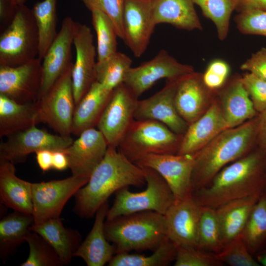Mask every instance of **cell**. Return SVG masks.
Wrapping results in <instances>:
<instances>
[{"mask_svg": "<svg viewBox=\"0 0 266 266\" xmlns=\"http://www.w3.org/2000/svg\"><path fill=\"white\" fill-rule=\"evenodd\" d=\"M113 90L104 87L95 81L75 105L71 134L79 136L83 131L97 126Z\"/></svg>", "mask_w": 266, "mask_h": 266, "instance_id": "cell-26", "label": "cell"}, {"mask_svg": "<svg viewBox=\"0 0 266 266\" xmlns=\"http://www.w3.org/2000/svg\"><path fill=\"white\" fill-rule=\"evenodd\" d=\"M17 8L10 0H0V20L2 25H8L10 23Z\"/></svg>", "mask_w": 266, "mask_h": 266, "instance_id": "cell-46", "label": "cell"}, {"mask_svg": "<svg viewBox=\"0 0 266 266\" xmlns=\"http://www.w3.org/2000/svg\"><path fill=\"white\" fill-rule=\"evenodd\" d=\"M203 14L214 24L219 38L227 36L231 14L237 4V0H192Z\"/></svg>", "mask_w": 266, "mask_h": 266, "instance_id": "cell-38", "label": "cell"}, {"mask_svg": "<svg viewBox=\"0 0 266 266\" xmlns=\"http://www.w3.org/2000/svg\"><path fill=\"white\" fill-rule=\"evenodd\" d=\"M132 63L130 57L117 51L104 60L97 62L96 81L106 89L113 90L124 82Z\"/></svg>", "mask_w": 266, "mask_h": 266, "instance_id": "cell-35", "label": "cell"}, {"mask_svg": "<svg viewBox=\"0 0 266 266\" xmlns=\"http://www.w3.org/2000/svg\"><path fill=\"white\" fill-rule=\"evenodd\" d=\"M123 25L124 41L135 57H140L156 26L152 16L151 0H124Z\"/></svg>", "mask_w": 266, "mask_h": 266, "instance_id": "cell-19", "label": "cell"}, {"mask_svg": "<svg viewBox=\"0 0 266 266\" xmlns=\"http://www.w3.org/2000/svg\"><path fill=\"white\" fill-rule=\"evenodd\" d=\"M254 257L260 265L266 266V246L255 254Z\"/></svg>", "mask_w": 266, "mask_h": 266, "instance_id": "cell-52", "label": "cell"}, {"mask_svg": "<svg viewBox=\"0 0 266 266\" xmlns=\"http://www.w3.org/2000/svg\"><path fill=\"white\" fill-rule=\"evenodd\" d=\"M91 13L92 23L97 37V62H100L117 51L118 35L112 21L107 15L99 10H93Z\"/></svg>", "mask_w": 266, "mask_h": 266, "instance_id": "cell-37", "label": "cell"}, {"mask_svg": "<svg viewBox=\"0 0 266 266\" xmlns=\"http://www.w3.org/2000/svg\"><path fill=\"white\" fill-rule=\"evenodd\" d=\"M215 256L223 264L231 266H260L248 250L241 235L225 245L221 251L215 254Z\"/></svg>", "mask_w": 266, "mask_h": 266, "instance_id": "cell-40", "label": "cell"}, {"mask_svg": "<svg viewBox=\"0 0 266 266\" xmlns=\"http://www.w3.org/2000/svg\"><path fill=\"white\" fill-rule=\"evenodd\" d=\"M91 12L99 10L112 21L118 37L124 41L123 15L124 0H79Z\"/></svg>", "mask_w": 266, "mask_h": 266, "instance_id": "cell-42", "label": "cell"}, {"mask_svg": "<svg viewBox=\"0 0 266 266\" xmlns=\"http://www.w3.org/2000/svg\"><path fill=\"white\" fill-rule=\"evenodd\" d=\"M228 129L238 126L259 113L255 109L242 82L241 76L227 80L216 93Z\"/></svg>", "mask_w": 266, "mask_h": 266, "instance_id": "cell-22", "label": "cell"}, {"mask_svg": "<svg viewBox=\"0 0 266 266\" xmlns=\"http://www.w3.org/2000/svg\"><path fill=\"white\" fill-rule=\"evenodd\" d=\"M68 167V161L63 151H55L53 153L52 168L57 170H63Z\"/></svg>", "mask_w": 266, "mask_h": 266, "instance_id": "cell-50", "label": "cell"}, {"mask_svg": "<svg viewBox=\"0 0 266 266\" xmlns=\"http://www.w3.org/2000/svg\"><path fill=\"white\" fill-rule=\"evenodd\" d=\"M264 192H266V177H265V185Z\"/></svg>", "mask_w": 266, "mask_h": 266, "instance_id": "cell-54", "label": "cell"}, {"mask_svg": "<svg viewBox=\"0 0 266 266\" xmlns=\"http://www.w3.org/2000/svg\"><path fill=\"white\" fill-rule=\"evenodd\" d=\"M146 180V189L140 192H132L128 187L115 193L112 205L109 208L106 220L121 215L143 211H153L165 215L174 202L175 198L168 185L154 169L141 167Z\"/></svg>", "mask_w": 266, "mask_h": 266, "instance_id": "cell-6", "label": "cell"}, {"mask_svg": "<svg viewBox=\"0 0 266 266\" xmlns=\"http://www.w3.org/2000/svg\"><path fill=\"white\" fill-rule=\"evenodd\" d=\"M238 30L243 34H254L266 37V10L247 9L235 18Z\"/></svg>", "mask_w": 266, "mask_h": 266, "instance_id": "cell-43", "label": "cell"}, {"mask_svg": "<svg viewBox=\"0 0 266 266\" xmlns=\"http://www.w3.org/2000/svg\"><path fill=\"white\" fill-rule=\"evenodd\" d=\"M181 77L166 80V85L161 90L148 98L138 100L134 119L159 121L174 133L183 136L189 125L178 114L174 102L176 91Z\"/></svg>", "mask_w": 266, "mask_h": 266, "instance_id": "cell-16", "label": "cell"}, {"mask_svg": "<svg viewBox=\"0 0 266 266\" xmlns=\"http://www.w3.org/2000/svg\"><path fill=\"white\" fill-rule=\"evenodd\" d=\"M12 3L17 7H19L23 5L27 0H10Z\"/></svg>", "mask_w": 266, "mask_h": 266, "instance_id": "cell-53", "label": "cell"}, {"mask_svg": "<svg viewBox=\"0 0 266 266\" xmlns=\"http://www.w3.org/2000/svg\"><path fill=\"white\" fill-rule=\"evenodd\" d=\"M138 100V98L124 83L113 90L97 126L108 146L118 147L134 119Z\"/></svg>", "mask_w": 266, "mask_h": 266, "instance_id": "cell-12", "label": "cell"}, {"mask_svg": "<svg viewBox=\"0 0 266 266\" xmlns=\"http://www.w3.org/2000/svg\"><path fill=\"white\" fill-rule=\"evenodd\" d=\"M258 147L266 153V109L258 114Z\"/></svg>", "mask_w": 266, "mask_h": 266, "instance_id": "cell-48", "label": "cell"}, {"mask_svg": "<svg viewBox=\"0 0 266 266\" xmlns=\"http://www.w3.org/2000/svg\"><path fill=\"white\" fill-rule=\"evenodd\" d=\"M88 180V178L71 175L61 180L32 183L34 224L60 217L68 200Z\"/></svg>", "mask_w": 266, "mask_h": 266, "instance_id": "cell-9", "label": "cell"}, {"mask_svg": "<svg viewBox=\"0 0 266 266\" xmlns=\"http://www.w3.org/2000/svg\"><path fill=\"white\" fill-rule=\"evenodd\" d=\"M40 123L37 101L20 103L0 95V137H6Z\"/></svg>", "mask_w": 266, "mask_h": 266, "instance_id": "cell-30", "label": "cell"}, {"mask_svg": "<svg viewBox=\"0 0 266 266\" xmlns=\"http://www.w3.org/2000/svg\"><path fill=\"white\" fill-rule=\"evenodd\" d=\"M144 185L146 180L142 168L130 161L117 147L108 146L103 159L88 182L74 195L73 210L81 218H91L118 190Z\"/></svg>", "mask_w": 266, "mask_h": 266, "instance_id": "cell-2", "label": "cell"}, {"mask_svg": "<svg viewBox=\"0 0 266 266\" xmlns=\"http://www.w3.org/2000/svg\"><path fill=\"white\" fill-rule=\"evenodd\" d=\"M39 35L32 9L18 7L0 36V65L16 66L38 57Z\"/></svg>", "mask_w": 266, "mask_h": 266, "instance_id": "cell-7", "label": "cell"}, {"mask_svg": "<svg viewBox=\"0 0 266 266\" xmlns=\"http://www.w3.org/2000/svg\"><path fill=\"white\" fill-rule=\"evenodd\" d=\"M263 193L229 201L216 208L224 246L241 235L253 206Z\"/></svg>", "mask_w": 266, "mask_h": 266, "instance_id": "cell-29", "label": "cell"}, {"mask_svg": "<svg viewBox=\"0 0 266 266\" xmlns=\"http://www.w3.org/2000/svg\"><path fill=\"white\" fill-rule=\"evenodd\" d=\"M223 247L216 209L200 206L198 248L215 254Z\"/></svg>", "mask_w": 266, "mask_h": 266, "instance_id": "cell-36", "label": "cell"}, {"mask_svg": "<svg viewBox=\"0 0 266 266\" xmlns=\"http://www.w3.org/2000/svg\"><path fill=\"white\" fill-rule=\"evenodd\" d=\"M38 57L22 65H0V95L20 103L38 100L42 81V63Z\"/></svg>", "mask_w": 266, "mask_h": 266, "instance_id": "cell-14", "label": "cell"}, {"mask_svg": "<svg viewBox=\"0 0 266 266\" xmlns=\"http://www.w3.org/2000/svg\"><path fill=\"white\" fill-rule=\"evenodd\" d=\"M109 208L108 201L99 208L91 231L74 254V257L81 258L88 266H104L116 254L115 246L109 243L104 233V220Z\"/></svg>", "mask_w": 266, "mask_h": 266, "instance_id": "cell-24", "label": "cell"}, {"mask_svg": "<svg viewBox=\"0 0 266 266\" xmlns=\"http://www.w3.org/2000/svg\"><path fill=\"white\" fill-rule=\"evenodd\" d=\"M74 25L75 21L71 17L64 18L57 36L42 60V81L38 100L73 63L71 46Z\"/></svg>", "mask_w": 266, "mask_h": 266, "instance_id": "cell-17", "label": "cell"}, {"mask_svg": "<svg viewBox=\"0 0 266 266\" xmlns=\"http://www.w3.org/2000/svg\"><path fill=\"white\" fill-rule=\"evenodd\" d=\"M202 73L194 71L182 77L179 82L174 102L181 117L191 125L209 108L216 97V92L204 84Z\"/></svg>", "mask_w": 266, "mask_h": 266, "instance_id": "cell-21", "label": "cell"}, {"mask_svg": "<svg viewBox=\"0 0 266 266\" xmlns=\"http://www.w3.org/2000/svg\"><path fill=\"white\" fill-rule=\"evenodd\" d=\"M227 129L219 102L216 97L208 110L198 120L189 125L182 136L177 154H195Z\"/></svg>", "mask_w": 266, "mask_h": 266, "instance_id": "cell-23", "label": "cell"}, {"mask_svg": "<svg viewBox=\"0 0 266 266\" xmlns=\"http://www.w3.org/2000/svg\"><path fill=\"white\" fill-rule=\"evenodd\" d=\"M192 0H151V13L156 25L166 23L182 30L202 29Z\"/></svg>", "mask_w": 266, "mask_h": 266, "instance_id": "cell-28", "label": "cell"}, {"mask_svg": "<svg viewBox=\"0 0 266 266\" xmlns=\"http://www.w3.org/2000/svg\"><path fill=\"white\" fill-rule=\"evenodd\" d=\"M182 136L159 121L134 119L117 148L135 164L150 154H177Z\"/></svg>", "mask_w": 266, "mask_h": 266, "instance_id": "cell-5", "label": "cell"}, {"mask_svg": "<svg viewBox=\"0 0 266 266\" xmlns=\"http://www.w3.org/2000/svg\"><path fill=\"white\" fill-rule=\"evenodd\" d=\"M73 63L38 101L40 123L63 136H69L75 104L71 73Z\"/></svg>", "mask_w": 266, "mask_h": 266, "instance_id": "cell-8", "label": "cell"}, {"mask_svg": "<svg viewBox=\"0 0 266 266\" xmlns=\"http://www.w3.org/2000/svg\"><path fill=\"white\" fill-rule=\"evenodd\" d=\"M195 159V154H150L135 164L157 171L170 187L175 201H178L191 194Z\"/></svg>", "mask_w": 266, "mask_h": 266, "instance_id": "cell-13", "label": "cell"}, {"mask_svg": "<svg viewBox=\"0 0 266 266\" xmlns=\"http://www.w3.org/2000/svg\"><path fill=\"white\" fill-rule=\"evenodd\" d=\"M206 69L227 78H228L230 70L228 63L220 59H216L211 62Z\"/></svg>", "mask_w": 266, "mask_h": 266, "instance_id": "cell-49", "label": "cell"}, {"mask_svg": "<svg viewBox=\"0 0 266 266\" xmlns=\"http://www.w3.org/2000/svg\"><path fill=\"white\" fill-rule=\"evenodd\" d=\"M240 3L243 10L247 9H259L266 10V0H237Z\"/></svg>", "mask_w": 266, "mask_h": 266, "instance_id": "cell-51", "label": "cell"}, {"mask_svg": "<svg viewBox=\"0 0 266 266\" xmlns=\"http://www.w3.org/2000/svg\"><path fill=\"white\" fill-rule=\"evenodd\" d=\"M242 82L259 114L266 109V81L247 72L241 76Z\"/></svg>", "mask_w": 266, "mask_h": 266, "instance_id": "cell-44", "label": "cell"}, {"mask_svg": "<svg viewBox=\"0 0 266 266\" xmlns=\"http://www.w3.org/2000/svg\"><path fill=\"white\" fill-rule=\"evenodd\" d=\"M30 230L42 236L53 247L63 265H68L82 242L78 231L64 227L60 217L33 224Z\"/></svg>", "mask_w": 266, "mask_h": 266, "instance_id": "cell-27", "label": "cell"}, {"mask_svg": "<svg viewBox=\"0 0 266 266\" xmlns=\"http://www.w3.org/2000/svg\"><path fill=\"white\" fill-rule=\"evenodd\" d=\"M29 254L21 266H61L63 264L55 249L39 234L30 231L26 237Z\"/></svg>", "mask_w": 266, "mask_h": 266, "instance_id": "cell-39", "label": "cell"}, {"mask_svg": "<svg viewBox=\"0 0 266 266\" xmlns=\"http://www.w3.org/2000/svg\"><path fill=\"white\" fill-rule=\"evenodd\" d=\"M32 184L18 177L15 165L0 159V199L7 207L32 214Z\"/></svg>", "mask_w": 266, "mask_h": 266, "instance_id": "cell-25", "label": "cell"}, {"mask_svg": "<svg viewBox=\"0 0 266 266\" xmlns=\"http://www.w3.org/2000/svg\"><path fill=\"white\" fill-rule=\"evenodd\" d=\"M76 51L71 80L75 105L96 81L97 50L91 30L86 24L75 22L73 40Z\"/></svg>", "mask_w": 266, "mask_h": 266, "instance_id": "cell-15", "label": "cell"}, {"mask_svg": "<svg viewBox=\"0 0 266 266\" xmlns=\"http://www.w3.org/2000/svg\"><path fill=\"white\" fill-rule=\"evenodd\" d=\"M107 239L113 243L116 254L132 251H155L168 237L164 215L143 211L106 220Z\"/></svg>", "mask_w": 266, "mask_h": 266, "instance_id": "cell-4", "label": "cell"}, {"mask_svg": "<svg viewBox=\"0 0 266 266\" xmlns=\"http://www.w3.org/2000/svg\"><path fill=\"white\" fill-rule=\"evenodd\" d=\"M258 131V115L224 130L196 153L191 193L207 185L223 168L257 147Z\"/></svg>", "mask_w": 266, "mask_h": 266, "instance_id": "cell-3", "label": "cell"}, {"mask_svg": "<svg viewBox=\"0 0 266 266\" xmlns=\"http://www.w3.org/2000/svg\"><path fill=\"white\" fill-rule=\"evenodd\" d=\"M200 205L191 194L174 202L164 216L167 237L176 246L198 248Z\"/></svg>", "mask_w": 266, "mask_h": 266, "instance_id": "cell-20", "label": "cell"}, {"mask_svg": "<svg viewBox=\"0 0 266 266\" xmlns=\"http://www.w3.org/2000/svg\"><path fill=\"white\" fill-rule=\"evenodd\" d=\"M176 247L167 238L152 254L146 256L129 252L117 253L108 263L109 266H167L174 261Z\"/></svg>", "mask_w": 266, "mask_h": 266, "instance_id": "cell-34", "label": "cell"}, {"mask_svg": "<svg viewBox=\"0 0 266 266\" xmlns=\"http://www.w3.org/2000/svg\"><path fill=\"white\" fill-rule=\"evenodd\" d=\"M241 235L253 256L266 246V192L253 206Z\"/></svg>", "mask_w": 266, "mask_h": 266, "instance_id": "cell-33", "label": "cell"}, {"mask_svg": "<svg viewBox=\"0 0 266 266\" xmlns=\"http://www.w3.org/2000/svg\"><path fill=\"white\" fill-rule=\"evenodd\" d=\"M34 224L32 214L17 211L4 217L0 221V254L7 258L23 242Z\"/></svg>", "mask_w": 266, "mask_h": 266, "instance_id": "cell-31", "label": "cell"}, {"mask_svg": "<svg viewBox=\"0 0 266 266\" xmlns=\"http://www.w3.org/2000/svg\"><path fill=\"white\" fill-rule=\"evenodd\" d=\"M194 71L192 66L179 63L163 49L151 60L131 67L123 83L138 98L160 79L177 78Z\"/></svg>", "mask_w": 266, "mask_h": 266, "instance_id": "cell-11", "label": "cell"}, {"mask_svg": "<svg viewBox=\"0 0 266 266\" xmlns=\"http://www.w3.org/2000/svg\"><path fill=\"white\" fill-rule=\"evenodd\" d=\"M240 68L266 81V47L253 54L241 65Z\"/></svg>", "mask_w": 266, "mask_h": 266, "instance_id": "cell-45", "label": "cell"}, {"mask_svg": "<svg viewBox=\"0 0 266 266\" xmlns=\"http://www.w3.org/2000/svg\"><path fill=\"white\" fill-rule=\"evenodd\" d=\"M175 266H222L224 264L215 257V254L198 248L176 246Z\"/></svg>", "mask_w": 266, "mask_h": 266, "instance_id": "cell-41", "label": "cell"}, {"mask_svg": "<svg viewBox=\"0 0 266 266\" xmlns=\"http://www.w3.org/2000/svg\"><path fill=\"white\" fill-rule=\"evenodd\" d=\"M266 153L258 147L219 171L191 196L200 206L217 208L229 201L264 192Z\"/></svg>", "mask_w": 266, "mask_h": 266, "instance_id": "cell-1", "label": "cell"}, {"mask_svg": "<svg viewBox=\"0 0 266 266\" xmlns=\"http://www.w3.org/2000/svg\"><path fill=\"white\" fill-rule=\"evenodd\" d=\"M73 141L71 136L53 134L33 126L6 137L0 143V159L13 164L25 162L28 156L42 150L63 151Z\"/></svg>", "mask_w": 266, "mask_h": 266, "instance_id": "cell-10", "label": "cell"}, {"mask_svg": "<svg viewBox=\"0 0 266 266\" xmlns=\"http://www.w3.org/2000/svg\"><path fill=\"white\" fill-rule=\"evenodd\" d=\"M53 153L50 150H42L35 153L37 163L43 171L52 168Z\"/></svg>", "mask_w": 266, "mask_h": 266, "instance_id": "cell-47", "label": "cell"}, {"mask_svg": "<svg viewBox=\"0 0 266 266\" xmlns=\"http://www.w3.org/2000/svg\"><path fill=\"white\" fill-rule=\"evenodd\" d=\"M32 11L39 35L38 58L42 60L48 49L57 35V0L37 1Z\"/></svg>", "mask_w": 266, "mask_h": 266, "instance_id": "cell-32", "label": "cell"}, {"mask_svg": "<svg viewBox=\"0 0 266 266\" xmlns=\"http://www.w3.org/2000/svg\"><path fill=\"white\" fill-rule=\"evenodd\" d=\"M108 147L104 136L98 129L93 128L83 131L63 150L67 158L72 175L89 179L103 159Z\"/></svg>", "mask_w": 266, "mask_h": 266, "instance_id": "cell-18", "label": "cell"}]
</instances>
